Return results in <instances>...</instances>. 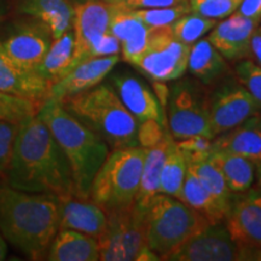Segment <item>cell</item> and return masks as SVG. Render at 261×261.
Masks as SVG:
<instances>
[{
  "mask_svg": "<svg viewBox=\"0 0 261 261\" xmlns=\"http://www.w3.org/2000/svg\"><path fill=\"white\" fill-rule=\"evenodd\" d=\"M4 173L8 185L17 190L56 197L75 195L68 160L38 115L18 123L11 158Z\"/></svg>",
  "mask_w": 261,
  "mask_h": 261,
  "instance_id": "1",
  "label": "cell"
},
{
  "mask_svg": "<svg viewBox=\"0 0 261 261\" xmlns=\"http://www.w3.org/2000/svg\"><path fill=\"white\" fill-rule=\"evenodd\" d=\"M58 231L60 203L56 196L0 184V232L28 259H46Z\"/></svg>",
  "mask_w": 261,
  "mask_h": 261,
  "instance_id": "2",
  "label": "cell"
},
{
  "mask_svg": "<svg viewBox=\"0 0 261 261\" xmlns=\"http://www.w3.org/2000/svg\"><path fill=\"white\" fill-rule=\"evenodd\" d=\"M38 116L63 150L73 175L75 195L90 198L91 185L110 152L109 145L65 110L61 102L46 99Z\"/></svg>",
  "mask_w": 261,
  "mask_h": 261,
  "instance_id": "3",
  "label": "cell"
},
{
  "mask_svg": "<svg viewBox=\"0 0 261 261\" xmlns=\"http://www.w3.org/2000/svg\"><path fill=\"white\" fill-rule=\"evenodd\" d=\"M61 103L67 112L97 133L110 149L139 146V122L123 106L113 86L99 84Z\"/></svg>",
  "mask_w": 261,
  "mask_h": 261,
  "instance_id": "4",
  "label": "cell"
},
{
  "mask_svg": "<svg viewBox=\"0 0 261 261\" xmlns=\"http://www.w3.org/2000/svg\"><path fill=\"white\" fill-rule=\"evenodd\" d=\"M211 225L203 215L178 198L158 194L145 212L146 244L160 257L167 260L188 240Z\"/></svg>",
  "mask_w": 261,
  "mask_h": 261,
  "instance_id": "5",
  "label": "cell"
},
{
  "mask_svg": "<svg viewBox=\"0 0 261 261\" xmlns=\"http://www.w3.org/2000/svg\"><path fill=\"white\" fill-rule=\"evenodd\" d=\"M145 148L114 149L97 172L90 200L104 212L135 203L145 159Z\"/></svg>",
  "mask_w": 261,
  "mask_h": 261,
  "instance_id": "6",
  "label": "cell"
},
{
  "mask_svg": "<svg viewBox=\"0 0 261 261\" xmlns=\"http://www.w3.org/2000/svg\"><path fill=\"white\" fill-rule=\"evenodd\" d=\"M167 122L174 140L194 136L214 138L208 113V92L190 79L178 80L168 89Z\"/></svg>",
  "mask_w": 261,
  "mask_h": 261,
  "instance_id": "7",
  "label": "cell"
},
{
  "mask_svg": "<svg viewBox=\"0 0 261 261\" xmlns=\"http://www.w3.org/2000/svg\"><path fill=\"white\" fill-rule=\"evenodd\" d=\"M107 227L97 240L99 260L133 261L148 248L145 238L144 212L136 203L107 211Z\"/></svg>",
  "mask_w": 261,
  "mask_h": 261,
  "instance_id": "8",
  "label": "cell"
},
{
  "mask_svg": "<svg viewBox=\"0 0 261 261\" xmlns=\"http://www.w3.org/2000/svg\"><path fill=\"white\" fill-rule=\"evenodd\" d=\"M190 47L174 38L171 25L151 28L148 47L133 65L159 83L178 80L188 69Z\"/></svg>",
  "mask_w": 261,
  "mask_h": 261,
  "instance_id": "9",
  "label": "cell"
},
{
  "mask_svg": "<svg viewBox=\"0 0 261 261\" xmlns=\"http://www.w3.org/2000/svg\"><path fill=\"white\" fill-rule=\"evenodd\" d=\"M224 221L244 260H261V189L233 194Z\"/></svg>",
  "mask_w": 261,
  "mask_h": 261,
  "instance_id": "10",
  "label": "cell"
},
{
  "mask_svg": "<svg viewBox=\"0 0 261 261\" xmlns=\"http://www.w3.org/2000/svg\"><path fill=\"white\" fill-rule=\"evenodd\" d=\"M259 112L260 106L238 80L224 77L214 90L208 92V113L214 137L233 128Z\"/></svg>",
  "mask_w": 261,
  "mask_h": 261,
  "instance_id": "11",
  "label": "cell"
},
{
  "mask_svg": "<svg viewBox=\"0 0 261 261\" xmlns=\"http://www.w3.org/2000/svg\"><path fill=\"white\" fill-rule=\"evenodd\" d=\"M169 261H237L243 252L231 238L224 221L208 225L167 257Z\"/></svg>",
  "mask_w": 261,
  "mask_h": 261,
  "instance_id": "12",
  "label": "cell"
},
{
  "mask_svg": "<svg viewBox=\"0 0 261 261\" xmlns=\"http://www.w3.org/2000/svg\"><path fill=\"white\" fill-rule=\"evenodd\" d=\"M113 5L106 0H86L74 6V55L69 71L89 60L92 45L109 32Z\"/></svg>",
  "mask_w": 261,
  "mask_h": 261,
  "instance_id": "13",
  "label": "cell"
},
{
  "mask_svg": "<svg viewBox=\"0 0 261 261\" xmlns=\"http://www.w3.org/2000/svg\"><path fill=\"white\" fill-rule=\"evenodd\" d=\"M52 40L47 25L32 18L16 23L0 44L16 63L27 70H35L44 60Z\"/></svg>",
  "mask_w": 261,
  "mask_h": 261,
  "instance_id": "14",
  "label": "cell"
},
{
  "mask_svg": "<svg viewBox=\"0 0 261 261\" xmlns=\"http://www.w3.org/2000/svg\"><path fill=\"white\" fill-rule=\"evenodd\" d=\"M257 25V22L234 12L215 24L207 39L225 60L240 61L250 56V41Z\"/></svg>",
  "mask_w": 261,
  "mask_h": 261,
  "instance_id": "15",
  "label": "cell"
},
{
  "mask_svg": "<svg viewBox=\"0 0 261 261\" xmlns=\"http://www.w3.org/2000/svg\"><path fill=\"white\" fill-rule=\"evenodd\" d=\"M120 61L119 55L107 57H94L81 62L60 81L52 85L47 99L58 102L84 91L93 89L106 79V76Z\"/></svg>",
  "mask_w": 261,
  "mask_h": 261,
  "instance_id": "16",
  "label": "cell"
},
{
  "mask_svg": "<svg viewBox=\"0 0 261 261\" xmlns=\"http://www.w3.org/2000/svg\"><path fill=\"white\" fill-rule=\"evenodd\" d=\"M113 89L137 121L155 120L167 126L163 107L156 94L138 77L128 74L113 77Z\"/></svg>",
  "mask_w": 261,
  "mask_h": 261,
  "instance_id": "17",
  "label": "cell"
},
{
  "mask_svg": "<svg viewBox=\"0 0 261 261\" xmlns=\"http://www.w3.org/2000/svg\"><path fill=\"white\" fill-rule=\"evenodd\" d=\"M60 203V230L79 231L98 240L107 227V213L90 198L76 195L57 197Z\"/></svg>",
  "mask_w": 261,
  "mask_h": 261,
  "instance_id": "18",
  "label": "cell"
},
{
  "mask_svg": "<svg viewBox=\"0 0 261 261\" xmlns=\"http://www.w3.org/2000/svg\"><path fill=\"white\" fill-rule=\"evenodd\" d=\"M51 86L34 70L16 63L0 44V91L44 103Z\"/></svg>",
  "mask_w": 261,
  "mask_h": 261,
  "instance_id": "19",
  "label": "cell"
},
{
  "mask_svg": "<svg viewBox=\"0 0 261 261\" xmlns=\"http://www.w3.org/2000/svg\"><path fill=\"white\" fill-rule=\"evenodd\" d=\"M112 5L113 15L110 18L109 33H112L121 44L123 61L133 65L148 47L151 28L136 17L130 10L115 4Z\"/></svg>",
  "mask_w": 261,
  "mask_h": 261,
  "instance_id": "20",
  "label": "cell"
},
{
  "mask_svg": "<svg viewBox=\"0 0 261 261\" xmlns=\"http://www.w3.org/2000/svg\"><path fill=\"white\" fill-rule=\"evenodd\" d=\"M213 151H226L243 156L261 165V112L249 116L233 128L215 136Z\"/></svg>",
  "mask_w": 261,
  "mask_h": 261,
  "instance_id": "21",
  "label": "cell"
},
{
  "mask_svg": "<svg viewBox=\"0 0 261 261\" xmlns=\"http://www.w3.org/2000/svg\"><path fill=\"white\" fill-rule=\"evenodd\" d=\"M18 10L46 24L52 39L60 38L73 28L74 6L68 0H21Z\"/></svg>",
  "mask_w": 261,
  "mask_h": 261,
  "instance_id": "22",
  "label": "cell"
},
{
  "mask_svg": "<svg viewBox=\"0 0 261 261\" xmlns=\"http://www.w3.org/2000/svg\"><path fill=\"white\" fill-rule=\"evenodd\" d=\"M46 259L50 261H97L99 247L96 238L79 231L62 228L50 244Z\"/></svg>",
  "mask_w": 261,
  "mask_h": 261,
  "instance_id": "23",
  "label": "cell"
},
{
  "mask_svg": "<svg viewBox=\"0 0 261 261\" xmlns=\"http://www.w3.org/2000/svg\"><path fill=\"white\" fill-rule=\"evenodd\" d=\"M188 69L205 86L223 80L228 71V65L223 55L205 38L191 45Z\"/></svg>",
  "mask_w": 261,
  "mask_h": 261,
  "instance_id": "24",
  "label": "cell"
},
{
  "mask_svg": "<svg viewBox=\"0 0 261 261\" xmlns=\"http://www.w3.org/2000/svg\"><path fill=\"white\" fill-rule=\"evenodd\" d=\"M172 140L173 137L171 133H168L161 142L151 148H148L145 151L144 165H143L138 192L135 201L137 208L144 213L152 198L160 194V175Z\"/></svg>",
  "mask_w": 261,
  "mask_h": 261,
  "instance_id": "25",
  "label": "cell"
},
{
  "mask_svg": "<svg viewBox=\"0 0 261 261\" xmlns=\"http://www.w3.org/2000/svg\"><path fill=\"white\" fill-rule=\"evenodd\" d=\"M208 159L219 168L232 194H242L253 187L257 169L253 161L226 151H212Z\"/></svg>",
  "mask_w": 261,
  "mask_h": 261,
  "instance_id": "26",
  "label": "cell"
},
{
  "mask_svg": "<svg viewBox=\"0 0 261 261\" xmlns=\"http://www.w3.org/2000/svg\"><path fill=\"white\" fill-rule=\"evenodd\" d=\"M74 55L73 28L65 32L60 38L54 39L44 60L34 71L52 86L69 73Z\"/></svg>",
  "mask_w": 261,
  "mask_h": 261,
  "instance_id": "27",
  "label": "cell"
},
{
  "mask_svg": "<svg viewBox=\"0 0 261 261\" xmlns=\"http://www.w3.org/2000/svg\"><path fill=\"white\" fill-rule=\"evenodd\" d=\"M178 200L184 202L192 210L203 215L211 224H217L224 221L227 213L219 204L213 195L211 194L204 185L200 181V179L188 169L185 175L184 182L178 196Z\"/></svg>",
  "mask_w": 261,
  "mask_h": 261,
  "instance_id": "28",
  "label": "cell"
},
{
  "mask_svg": "<svg viewBox=\"0 0 261 261\" xmlns=\"http://www.w3.org/2000/svg\"><path fill=\"white\" fill-rule=\"evenodd\" d=\"M187 173V160L175 144V140L173 139L162 165L160 175V194L178 198Z\"/></svg>",
  "mask_w": 261,
  "mask_h": 261,
  "instance_id": "29",
  "label": "cell"
},
{
  "mask_svg": "<svg viewBox=\"0 0 261 261\" xmlns=\"http://www.w3.org/2000/svg\"><path fill=\"white\" fill-rule=\"evenodd\" d=\"M188 169L200 179L204 188L213 195L215 200L219 202L225 212L228 213L233 194L227 188L226 181H225L219 168L213 162H211L210 159H205L200 162L189 163Z\"/></svg>",
  "mask_w": 261,
  "mask_h": 261,
  "instance_id": "30",
  "label": "cell"
},
{
  "mask_svg": "<svg viewBox=\"0 0 261 261\" xmlns=\"http://www.w3.org/2000/svg\"><path fill=\"white\" fill-rule=\"evenodd\" d=\"M218 23L217 19L207 18L203 16L189 12V14L181 16L174 23L171 24L173 35L182 44L194 45L203 35L210 33Z\"/></svg>",
  "mask_w": 261,
  "mask_h": 261,
  "instance_id": "31",
  "label": "cell"
},
{
  "mask_svg": "<svg viewBox=\"0 0 261 261\" xmlns=\"http://www.w3.org/2000/svg\"><path fill=\"white\" fill-rule=\"evenodd\" d=\"M42 104L44 103L0 91V120L18 125L27 117L38 115Z\"/></svg>",
  "mask_w": 261,
  "mask_h": 261,
  "instance_id": "32",
  "label": "cell"
},
{
  "mask_svg": "<svg viewBox=\"0 0 261 261\" xmlns=\"http://www.w3.org/2000/svg\"><path fill=\"white\" fill-rule=\"evenodd\" d=\"M130 12L148 27L160 28L167 27V25L174 23L181 16L191 12V8L189 3H185V4L167 6V8L130 10Z\"/></svg>",
  "mask_w": 261,
  "mask_h": 261,
  "instance_id": "33",
  "label": "cell"
},
{
  "mask_svg": "<svg viewBox=\"0 0 261 261\" xmlns=\"http://www.w3.org/2000/svg\"><path fill=\"white\" fill-rule=\"evenodd\" d=\"M191 12L203 17L224 19L237 11L243 0H188Z\"/></svg>",
  "mask_w": 261,
  "mask_h": 261,
  "instance_id": "34",
  "label": "cell"
},
{
  "mask_svg": "<svg viewBox=\"0 0 261 261\" xmlns=\"http://www.w3.org/2000/svg\"><path fill=\"white\" fill-rule=\"evenodd\" d=\"M237 80L246 87L261 108V67L250 58L240 60L234 68Z\"/></svg>",
  "mask_w": 261,
  "mask_h": 261,
  "instance_id": "35",
  "label": "cell"
},
{
  "mask_svg": "<svg viewBox=\"0 0 261 261\" xmlns=\"http://www.w3.org/2000/svg\"><path fill=\"white\" fill-rule=\"evenodd\" d=\"M175 144L184 155L188 165L203 161L210 158L211 152L213 151V138L203 136H194L177 140Z\"/></svg>",
  "mask_w": 261,
  "mask_h": 261,
  "instance_id": "36",
  "label": "cell"
},
{
  "mask_svg": "<svg viewBox=\"0 0 261 261\" xmlns=\"http://www.w3.org/2000/svg\"><path fill=\"white\" fill-rule=\"evenodd\" d=\"M169 133L166 129V126L155 120H146V121L139 122L138 126V143L142 148H151L161 142Z\"/></svg>",
  "mask_w": 261,
  "mask_h": 261,
  "instance_id": "37",
  "label": "cell"
},
{
  "mask_svg": "<svg viewBox=\"0 0 261 261\" xmlns=\"http://www.w3.org/2000/svg\"><path fill=\"white\" fill-rule=\"evenodd\" d=\"M18 125L0 120V174L5 172L11 158Z\"/></svg>",
  "mask_w": 261,
  "mask_h": 261,
  "instance_id": "38",
  "label": "cell"
},
{
  "mask_svg": "<svg viewBox=\"0 0 261 261\" xmlns=\"http://www.w3.org/2000/svg\"><path fill=\"white\" fill-rule=\"evenodd\" d=\"M121 52V44L112 33H106L94 42L89 54V60L94 57L115 56Z\"/></svg>",
  "mask_w": 261,
  "mask_h": 261,
  "instance_id": "39",
  "label": "cell"
},
{
  "mask_svg": "<svg viewBox=\"0 0 261 261\" xmlns=\"http://www.w3.org/2000/svg\"><path fill=\"white\" fill-rule=\"evenodd\" d=\"M112 4L119 5L126 10L167 8L189 3L188 0H110Z\"/></svg>",
  "mask_w": 261,
  "mask_h": 261,
  "instance_id": "40",
  "label": "cell"
},
{
  "mask_svg": "<svg viewBox=\"0 0 261 261\" xmlns=\"http://www.w3.org/2000/svg\"><path fill=\"white\" fill-rule=\"evenodd\" d=\"M237 14L247 17L260 24L261 22V0H243L240 8L237 9Z\"/></svg>",
  "mask_w": 261,
  "mask_h": 261,
  "instance_id": "41",
  "label": "cell"
},
{
  "mask_svg": "<svg viewBox=\"0 0 261 261\" xmlns=\"http://www.w3.org/2000/svg\"><path fill=\"white\" fill-rule=\"evenodd\" d=\"M250 55H253L254 62L261 67V32L256 29L250 41Z\"/></svg>",
  "mask_w": 261,
  "mask_h": 261,
  "instance_id": "42",
  "label": "cell"
},
{
  "mask_svg": "<svg viewBox=\"0 0 261 261\" xmlns=\"http://www.w3.org/2000/svg\"><path fill=\"white\" fill-rule=\"evenodd\" d=\"M8 254V244H6V240L0 232V261L4 260Z\"/></svg>",
  "mask_w": 261,
  "mask_h": 261,
  "instance_id": "43",
  "label": "cell"
},
{
  "mask_svg": "<svg viewBox=\"0 0 261 261\" xmlns=\"http://www.w3.org/2000/svg\"><path fill=\"white\" fill-rule=\"evenodd\" d=\"M256 181H257V187L261 189V165L257 166L256 169Z\"/></svg>",
  "mask_w": 261,
  "mask_h": 261,
  "instance_id": "44",
  "label": "cell"
},
{
  "mask_svg": "<svg viewBox=\"0 0 261 261\" xmlns=\"http://www.w3.org/2000/svg\"><path fill=\"white\" fill-rule=\"evenodd\" d=\"M3 17H4V10H3V6L0 4V23H2Z\"/></svg>",
  "mask_w": 261,
  "mask_h": 261,
  "instance_id": "45",
  "label": "cell"
},
{
  "mask_svg": "<svg viewBox=\"0 0 261 261\" xmlns=\"http://www.w3.org/2000/svg\"><path fill=\"white\" fill-rule=\"evenodd\" d=\"M106 2H110V0H106Z\"/></svg>",
  "mask_w": 261,
  "mask_h": 261,
  "instance_id": "46",
  "label": "cell"
},
{
  "mask_svg": "<svg viewBox=\"0 0 261 261\" xmlns=\"http://www.w3.org/2000/svg\"><path fill=\"white\" fill-rule=\"evenodd\" d=\"M259 31H260V32H261V28H260V29H259Z\"/></svg>",
  "mask_w": 261,
  "mask_h": 261,
  "instance_id": "47",
  "label": "cell"
}]
</instances>
